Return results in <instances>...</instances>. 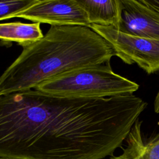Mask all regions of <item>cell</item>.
<instances>
[{
	"mask_svg": "<svg viewBox=\"0 0 159 159\" xmlns=\"http://www.w3.org/2000/svg\"><path fill=\"white\" fill-rule=\"evenodd\" d=\"M16 17L51 25H80L90 28L88 16L76 0L39 1Z\"/></svg>",
	"mask_w": 159,
	"mask_h": 159,
	"instance_id": "cell-5",
	"label": "cell"
},
{
	"mask_svg": "<svg viewBox=\"0 0 159 159\" xmlns=\"http://www.w3.org/2000/svg\"><path fill=\"white\" fill-rule=\"evenodd\" d=\"M90 28L109 43L115 56L125 63H136L149 75L159 71V40L125 34L112 26L91 24Z\"/></svg>",
	"mask_w": 159,
	"mask_h": 159,
	"instance_id": "cell-4",
	"label": "cell"
},
{
	"mask_svg": "<svg viewBox=\"0 0 159 159\" xmlns=\"http://www.w3.org/2000/svg\"><path fill=\"white\" fill-rule=\"evenodd\" d=\"M118 30L125 34L159 40V0H121Z\"/></svg>",
	"mask_w": 159,
	"mask_h": 159,
	"instance_id": "cell-6",
	"label": "cell"
},
{
	"mask_svg": "<svg viewBox=\"0 0 159 159\" xmlns=\"http://www.w3.org/2000/svg\"><path fill=\"white\" fill-rule=\"evenodd\" d=\"M112 47L91 28L51 25L37 42L23 47L0 76V95L26 91L64 74L110 62Z\"/></svg>",
	"mask_w": 159,
	"mask_h": 159,
	"instance_id": "cell-2",
	"label": "cell"
},
{
	"mask_svg": "<svg viewBox=\"0 0 159 159\" xmlns=\"http://www.w3.org/2000/svg\"><path fill=\"white\" fill-rule=\"evenodd\" d=\"M0 159H10V158H0Z\"/></svg>",
	"mask_w": 159,
	"mask_h": 159,
	"instance_id": "cell-12",
	"label": "cell"
},
{
	"mask_svg": "<svg viewBox=\"0 0 159 159\" xmlns=\"http://www.w3.org/2000/svg\"><path fill=\"white\" fill-rule=\"evenodd\" d=\"M142 121L138 119L126 138L127 145L122 154L109 159H159V132L144 140L141 132Z\"/></svg>",
	"mask_w": 159,
	"mask_h": 159,
	"instance_id": "cell-7",
	"label": "cell"
},
{
	"mask_svg": "<svg viewBox=\"0 0 159 159\" xmlns=\"http://www.w3.org/2000/svg\"><path fill=\"white\" fill-rule=\"evenodd\" d=\"M40 24L20 22L0 24V40L6 43L15 42L22 47L28 46L43 37Z\"/></svg>",
	"mask_w": 159,
	"mask_h": 159,
	"instance_id": "cell-9",
	"label": "cell"
},
{
	"mask_svg": "<svg viewBox=\"0 0 159 159\" xmlns=\"http://www.w3.org/2000/svg\"><path fill=\"white\" fill-rule=\"evenodd\" d=\"M139 88L135 82L114 73L108 62L64 74L34 89L61 96L100 98L132 94Z\"/></svg>",
	"mask_w": 159,
	"mask_h": 159,
	"instance_id": "cell-3",
	"label": "cell"
},
{
	"mask_svg": "<svg viewBox=\"0 0 159 159\" xmlns=\"http://www.w3.org/2000/svg\"><path fill=\"white\" fill-rule=\"evenodd\" d=\"M153 109L155 113H159V90L157 92L154 99Z\"/></svg>",
	"mask_w": 159,
	"mask_h": 159,
	"instance_id": "cell-11",
	"label": "cell"
},
{
	"mask_svg": "<svg viewBox=\"0 0 159 159\" xmlns=\"http://www.w3.org/2000/svg\"><path fill=\"white\" fill-rule=\"evenodd\" d=\"M147 106L133 94L74 98L31 89L0 95V158L112 157Z\"/></svg>",
	"mask_w": 159,
	"mask_h": 159,
	"instance_id": "cell-1",
	"label": "cell"
},
{
	"mask_svg": "<svg viewBox=\"0 0 159 159\" xmlns=\"http://www.w3.org/2000/svg\"><path fill=\"white\" fill-rule=\"evenodd\" d=\"M87 14L89 24L112 26L119 29L122 14L121 0H76Z\"/></svg>",
	"mask_w": 159,
	"mask_h": 159,
	"instance_id": "cell-8",
	"label": "cell"
},
{
	"mask_svg": "<svg viewBox=\"0 0 159 159\" xmlns=\"http://www.w3.org/2000/svg\"><path fill=\"white\" fill-rule=\"evenodd\" d=\"M38 0L0 1V20L12 17L34 5Z\"/></svg>",
	"mask_w": 159,
	"mask_h": 159,
	"instance_id": "cell-10",
	"label": "cell"
}]
</instances>
